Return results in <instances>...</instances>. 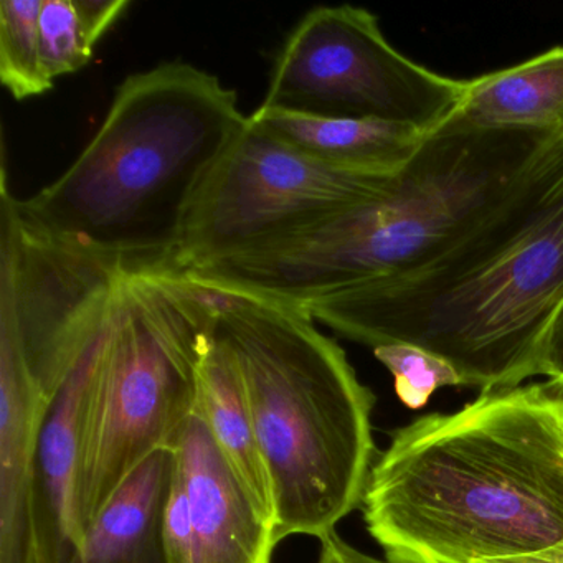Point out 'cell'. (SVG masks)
I'll use <instances>...</instances> for the list:
<instances>
[{"label":"cell","instance_id":"5bb4252c","mask_svg":"<svg viewBox=\"0 0 563 563\" xmlns=\"http://www.w3.org/2000/svg\"><path fill=\"white\" fill-rule=\"evenodd\" d=\"M457 113L483 130L563 133V47L466 80Z\"/></svg>","mask_w":563,"mask_h":563},{"label":"cell","instance_id":"8992f818","mask_svg":"<svg viewBox=\"0 0 563 563\" xmlns=\"http://www.w3.org/2000/svg\"><path fill=\"white\" fill-rule=\"evenodd\" d=\"M217 295L163 269L128 272L101 325L81 438L77 516L87 536L126 477L196 413ZM85 542V540H84Z\"/></svg>","mask_w":563,"mask_h":563},{"label":"cell","instance_id":"4fadbf2b","mask_svg":"<svg viewBox=\"0 0 563 563\" xmlns=\"http://www.w3.org/2000/svg\"><path fill=\"white\" fill-rule=\"evenodd\" d=\"M253 121L295 150L342 169L391 176L411 159L427 134L405 124L339 120L258 108Z\"/></svg>","mask_w":563,"mask_h":563},{"label":"cell","instance_id":"5b68a950","mask_svg":"<svg viewBox=\"0 0 563 563\" xmlns=\"http://www.w3.org/2000/svg\"><path fill=\"white\" fill-rule=\"evenodd\" d=\"M216 295L213 335L245 388L272 481L276 540L321 539L362 504L377 460L375 395L308 309Z\"/></svg>","mask_w":563,"mask_h":563},{"label":"cell","instance_id":"ba28073f","mask_svg":"<svg viewBox=\"0 0 563 563\" xmlns=\"http://www.w3.org/2000/svg\"><path fill=\"white\" fill-rule=\"evenodd\" d=\"M395 174L321 163L246 120L187 217L163 272H192L387 192Z\"/></svg>","mask_w":563,"mask_h":563},{"label":"cell","instance_id":"e0dca14e","mask_svg":"<svg viewBox=\"0 0 563 563\" xmlns=\"http://www.w3.org/2000/svg\"><path fill=\"white\" fill-rule=\"evenodd\" d=\"M42 4L44 0L0 2V81L18 101L42 97L55 87L42 67Z\"/></svg>","mask_w":563,"mask_h":563},{"label":"cell","instance_id":"30bf717a","mask_svg":"<svg viewBox=\"0 0 563 563\" xmlns=\"http://www.w3.org/2000/svg\"><path fill=\"white\" fill-rule=\"evenodd\" d=\"M51 404L21 367L0 358V563H42L37 456Z\"/></svg>","mask_w":563,"mask_h":563},{"label":"cell","instance_id":"8fae6325","mask_svg":"<svg viewBox=\"0 0 563 563\" xmlns=\"http://www.w3.org/2000/svg\"><path fill=\"white\" fill-rule=\"evenodd\" d=\"M97 338L55 395L42 428L37 456V529L42 563H68L84 545L85 536L77 516V486Z\"/></svg>","mask_w":563,"mask_h":563},{"label":"cell","instance_id":"3957f363","mask_svg":"<svg viewBox=\"0 0 563 563\" xmlns=\"http://www.w3.org/2000/svg\"><path fill=\"white\" fill-rule=\"evenodd\" d=\"M305 309L372 349H424L450 362L463 387L496 390L539 377L563 309V140L503 216L430 272Z\"/></svg>","mask_w":563,"mask_h":563},{"label":"cell","instance_id":"6da1fadb","mask_svg":"<svg viewBox=\"0 0 563 563\" xmlns=\"http://www.w3.org/2000/svg\"><path fill=\"white\" fill-rule=\"evenodd\" d=\"M372 539L398 563H473L563 539V388L481 391L391 433L362 497Z\"/></svg>","mask_w":563,"mask_h":563},{"label":"cell","instance_id":"ffe728a7","mask_svg":"<svg viewBox=\"0 0 563 563\" xmlns=\"http://www.w3.org/2000/svg\"><path fill=\"white\" fill-rule=\"evenodd\" d=\"M321 552H319L318 563H398L394 560H382L377 556L367 555L361 550L345 542L335 530L322 536Z\"/></svg>","mask_w":563,"mask_h":563},{"label":"cell","instance_id":"2e32d148","mask_svg":"<svg viewBox=\"0 0 563 563\" xmlns=\"http://www.w3.org/2000/svg\"><path fill=\"white\" fill-rule=\"evenodd\" d=\"M128 8V0H44L38 31L45 77L55 84L87 67L98 42Z\"/></svg>","mask_w":563,"mask_h":563},{"label":"cell","instance_id":"9a60e30c","mask_svg":"<svg viewBox=\"0 0 563 563\" xmlns=\"http://www.w3.org/2000/svg\"><path fill=\"white\" fill-rule=\"evenodd\" d=\"M196 410L206 421L236 476L275 527L272 481L256 437L245 388L229 352L213 335V329L197 371Z\"/></svg>","mask_w":563,"mask_h":563},{"label":"cell","instance_id":"277c9868","mask_svg":"<svg viewBox=\"0 0 563 563\" xmlns=\"http://www.w3.org/2000/svg\"><path fill=\"white\" fill-rule=\"evenodd\" d=\"M249 117L216 75L184 62L128 77L93 140L51 186L21 200L38 227L131 272L159 269L200 190Z\"/></svg>","mask_w":563,"mask_h":563},{"label":"cell","instance_id":"d6986e66","mask_svg":"<svg viewBox=\"0 0 563 563\" xmlns=\"http://www.w3.org/2000/svg\"><path fill=\"white\" fill-rule=\"evenodd\" d=\"M164 545L167 563H196L192 519L189 497L179 471L174 470L173 486L164 509Z\"/></svg>","mask_w":563,"mask_h":563},{"label":"cell","instance_id":"9c48e42d","mask_svg":"<svg viewBox=\"0 0 563 563\" xmlns=\"http://www.w3.org/2000/svg\"><path fill=\"white\" fill-rule=\"evenodd\" d=\"M189 497L196 563H272L278 540L199 411L173 443Z\"/></svg>","mask_w":563,"mask_h":563},{"label":"cell","instance_id":"7a4b0ae2","mask_svg":"<svg viewBox=\"0 0 563 563\" xmlns=\"http://www.w3.org/2000/svg\"><path fill=\"white\" fill-rule=\"evenodd\" d=\"M563 133L483 130L457 110L371 202L184 273L220 292L305 306L433 269L503 216Z\"/></svg>","mask_w":563,"mask_h":563},{"label":"cell","instance_id":"7402d4cb","mask_svg":"<svg viewBox=\"0 0 563 563\" xmlns=\"http://www.w3.org/2000/svg\"><path fill=\"white\" fill-rule=\"evenodd\" d=\"M473 563H563V539L547 549L503 559L477 560Z\"/></svg>","mask_w":563,"mask_h":563},{"label":"cell","instance_id":"ac0fdd59","mask_svg":"<svg viewBox=\"0 0 563 563\" xmlns=\"http://www.w3.org/2000/svg\"><path fill=\"white\" fill-rule=\"evenodd\" d=\"M374 355L394 375L395 391L411 410L423 408L440 388L463 387L450 362L417 345H380L374 349Z\"/></svg>","mask_w":563,"mask_h":563},{"label":"cell","instance_id":"52a82bcc","mask_svg":"<svg viewBox=\"0 0 563 563\" xmlns=\"http://www.w3.org/2000/svg\"><path fill=\"white\" fill-rule=\"evenodd\" d=\"M464 88L466 80L405 57L367 9L321 5L286 37L260 108L385 121L428 134L460 108Z\"/></svg>","mask_w":563,"mask_h":563},{"label":"cell","instance_id":"7c38bea8","mask_svg":"<svg viewBox=\"0 0 563 563\" xmlns=\"http://www.w3.org/2000/svg\"><path fill=\"white\" fill-rule=\"evenodd\" d=\"M174 470L173 448L143 461L108 500L68 563H167L164 509Z\"/></svg>","mask_w":563,"mask_h":563},{"label":"cell","instance_id":"44dd1931","mask_svg":"<svg viewBox=\"0 0 563 563\" xmlns=\"http://www.w3.org/2000/svg\"><path fill=\"white\" fill-rule=\"evenodd\" d=\"M540 375L563 388V309L547 335L540 357Z\"/></svg>","mask_w":563,"mask_h":563}]
</instances>
